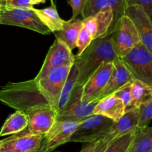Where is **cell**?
Masks as SVG:
<instances>
[{
  "label": "cell",
  "instance_id": "39",
  "mask_svg": "<svg viewBox=\"0 0 152 152\" xmlns=\"http://www.w3.org/2000/svg\"><path fill=\"white\" fill-rule=\"evenodd\" d=\"M150 152H152V151H150Z\"/></svg>",
  "mask_w": 152,
  "mask_h": 152
},
{
  "label": "cell",
  "instance_id": "17",
  "mask_svg": "<svg viewBox=\"0 0 152 152\" xmlns=\"http://www.w3.org/2000/svg\"><path fill=\"white\" fill-rule=\"evenodd\" d=\"M114 68L108 83L102 90L99 100L105 96L112 94L120 88L133 81L134 78L128 67L121 58H118L113 62Z\"/></svg>",
  "mask_w": 152,
  "mask_h": 152
},
{
  "label": "cell",
  "instance_id": "21",
  "mask_svg": "<svg viewBox=\"0 0 152 152\" xmlns=\"http://www.w3.org/2000/svg\"><path fill=\"white\" fill-rule=\"evenodd\" d=\"M51 5L43 9L34 8V11L42 22V23L50 30L51 33H55L61 30L65 21L59 16L53 0H50Z\"/></svg>",
  "mask_w": 152,
  "mask_h": 152
},
{
  "label": "cell",
  "instance_id": "24",
  "mask_svg": "<svg viewBox=\"0 0 152 152\" xmlns=\"http://www.w3.org/2000/svg\"><path fill=\"white\" fill-rule=\"evenodd\" d=\"M79 77V71L76 65L73 64L70 69L69 74L66 79L62 92H61L60 97H59V103H58L57 114L62 111L66 107L71 99L72 94L77 85V80Z\"/></svg>",
  "mask_w": 152,
  "mask_h": 152
},
{
  "label": "cell",
  "instance_id": "37",
  "mask_svg": "<svg viewBox=\"0 0 152 152\" xmlns=\"http://www.w3.org/2000/svg\"><path fill=\"white\" fill-rule=\"evenodd\" d=\"M37 152H47V151H43V150H42V148H40V149H39V151H37Z\"/></svg>",
  "mask_w": 152,
  "mask_h": 152
},
{
  "label": "cell",
  "instance_id": "9",
  "mask_svg": "<svg viewBox=\"0 0 152 152\" xmlns=\"http://www.w3.org/2000/svg\"><path fill=\"white\" fill-rule=\"evenodd\" d=\"M74 61V55L71 49L65 43L56 38L46 55L42 66L34 79L38 81L53 68L64 65H72Z\"/></svg>",
  "mask_w": 152,
  "mask_h": 152
},
{
  "label": "cell",
  "instance_id": "38",
  "mask_svg": "<svg viewBox=\"0 0 152 152\" xmlns=\"http://www.w3.org/2000/svg\"><path fill=\"white\" fill-rule=\"evenodd\" d=\"M1 6H0V8H1Z\"/></svg>",
  "mask_w": 152,
  "mask_h": 152
},
{
  "label": "cell",
  "instance_id": "18",
  "mask_svg": "<svg viewBox=\"0 0 152 152\" xmlns=\"http://www.w3.org/2000/svg\"><path fill=\"white\" fill-rule=\"evenodd\" d=\"M126 0H86V4L81 15L83 19L93 16L102 9L111 7L114 13V21L111 28V33L117 21L125 15L126 8Z\"/></svg>",
  "mask_w": 152,
  "mask_h": 152
},
{
  "label": "cell",
  "instance_id": "31",
  "mask_svg": "<svg viewBox=\"0 0 152 152\" xmlns=\"http://www.w3.org/2000/svg\"><path fill=\"white\" fill-rule=\"evenodd\" d=\"M4 7L7 8H33L31 0H7Z\"/></svg>",
  "mask_w": 152,
  "mask_h": 152
},
{
  "label": "cell",
  "instance_id": "3",
  "mask_svg": "<svg viewBox=\"0 0 152 152\" xmlns=\"http://www.w3.org/2000/svg\"><path fill=\"white\" fill-rule=\"evenodd\" d=\"M114 123L111 119L99 114L90 116L79 123L69 142L96 143L106 137Z\"/></svg>",
  "mask_w": 152,
  "mask_h": 152
},
{
  "label": "cell",
  "instance_id": "34",
  "mask_svg": "<svg viewBox=\"0 0 152 152\" xmlns=\"http://www.w3.org/2000/svg\"><path fill=\"white\" fill-rule=\"evenodd\" d=\"M96 143H88V145H85L80 152H94L96 147Z\"/></svg>",
  "mask_w": 152,
  "mask_h": 152
},
{
  "label": "cell",
  "instance_id": "33",
  "mask_svg": "<svg viewBox=\"0 0 152 152\" xmlns=\"http://www.w3.org/2000/svg\"><path fill=\"white\" fill-rule=\"evenodd\" d=\"M108 143H109V142H105V140L99 141L98 142H96V147H95V149L94 152H103L104 150L106 148Z\"/></svg>",
  "mask_w": 152,
  "mask_h": 152
},
{
  "label": "cell",
  "instance_id": "6",
  "mask_svg": "<svg viewBox=\"0 0 152 152\" xmlns=\"http://www.w3.org/2000/svg\"><path fill=\"white\" fill-rule=\"evenodd\" d=\"M111 36L120 58L141 42L136 25L132 19L126 14L117 21L111 31Z\"/></svg>",
  "mask_w": 152,
  "mask_h": 152
},
{
  "label": "cell",
  "instance_id": "36",
  "mask_svg": "<svg viewBox=\"0 0 152 152\" xmlns=\"http://www.w3.org/2000/svg\"><path fill=\"white\" fill-rule=\"evenodd\" d=\"M5 2V0H0V6H4Z\"/></svg>",
  "mask_w": 152,
  "mask_h": 152
},
{
  "label": "cell",
  "instance_id": "26",
  "mask_svg": "<svg viewBox=\"0 0 152 152\" xmlns=\"http://www.w3.org/2000/svg\"><path fill=\"white\" fill-rule=\"evenodd\" d=\"M137 132V131L131 132L112 140L108 144L103 152H126L133 141Z\"/></svg>",
  "mask_w": 152,
  "mask_h": 152
},
{
  "label": "cell",
  "instance_id": "25",
  "mask_svg": "<svg viewBox=\"0 0 152 152\" xmlns=\"http://www.w3.org/2000/svg\"><path fill=\"white\" fill-rule=\"evenodd\" d=\"M152 151V126L138 129L126 152H150Z\"/></svg>",
  "mask_w": 152,
  "mask_h": 152
},
{
  "label": "cell",
  "instance_id": "41",
  "mask_svg": "<svg viewBox=\"0 0 152 152\" xmlns=\"http://www.w3.org/2000/svg\"><path fill=\"white\" fill-rule=\"evenodd\" d=\"M7 1V0H5V1Z\"/></svg>",
  "mask_w": 152,
  "mask_h": 152
},
{
  "label": "cell",
  "instance_id": "19",
  "mask_svg": "<svg viewBox=\"0 0 152 152\" xmlns=\"http://www.w3.org/2000/svg\"><path fill=\"white\" fill-rule=\"evenodd\" d=\"M126 113V107L121 99L114 94L98 101L94 109V114H99L117 122Z\"/></svg>",
  "mask_w": 152,
  "mask_h": 152
},
{
  "label": "cell",
  "instance_id": "1",
  "mask_svg": "<svg viewBox=\"0 0 152 152\" xmlns=\"http://www.w3.org/2000/svg\"><path fill=\"white\" fill-rule=\"evenodd\" d=\"M0 102L27 114L42 108H53L34 78L7 83L0 88Z\"/></svg>",
  "mask_w": 152,
  "mask_h": 152
},
{
  "label": "cell",
  "instance_id": "40",
  "mask_svg": "<svg viewBox=\"0 0 152 152\" xmlns=\"http://www.w3.org/2000/svg\"><path fill=\"white\" fill-rule=\"evenodd\" d=\"M0 142H1V140H0Z\"/></svg>",
  "mask_w": 152,
  "mask_h": 152
},
{
  "label": "cell",
  "instance_id": "11",
  "mask_svg": "<svg viewBox=\"0 0 152 152\" xmlns=\"http://www.w3.org/2000/svg\"><path fill=\"white\" fill-rule=\"evenodd\" d=\"M113 68V62H105L89 77L83 86L82 101H99V96L109 80Z\"/></svg>",
  "mask_w": 152,
  "mask_h": 152
},
{
  "label": "cell",
  "instance_id": "27",
  "mask_svg": "<svg viewBox=\"0 0 152 152\" xmlns=\"http://www.w3.org/2000/svg\"><path fill=\"white\" fill-rule=\"evenodd\" d=\"M93 39L94 38L92 34L88 30V28L83 25L77 42V48H78V52H77V55L81 54L86 50V48L91 44Z\"/></svg>",
  "mask_w": 152,
  "mask_h": 152
},
{
  "label": "cell",
  "instance_id": "2",
  "mask_svg": "<svg viewBox=\"0 0 152 152\" xmlns=\"http://www.w3.org/2000/svg\"><path fill=\"white\" fill-rule=\"evenodd\" d=\"M120 58L111 34L94 39L80 55H74V64L79 71L78 86H83L89 77L105 62Z\"/></svg>",
  "mask_w": 152,
  "mask_h": 152
},
{
  "label": "cell",
  "instance_id": "8",
  "mask_svg": "<svg viewBox=\"0 0 152 152\" xmlns=\"http://www.w3.org/2000/svg\"><path fill=\"white\" fill-rule=\"evenodd\" d=\"M83 86L77 85L68 105L56 116V120L80 122L94 115V109L98 101H82Z\"/></svg>",
  "mask_w": 152,
  "mask_h": 152
},
{
  "label": "cell",
  "instance_id": "15",
  "mask_svg": "<svg viewBox=\"0 0 152 152\" xmlns=\"http://www.w3.org/2000/svg\"><path fill=\"white\" fill-rule=\"evenodd\" d=\"M114 21V13L111 7H105L93 16L83 19V25L88 28L94 39L111 34V28Z\"/></svg>",
  "mask_w": 152,
  "mask_h": 152
},
{
  "label": "cell",
  "instance_id": "30",
  "mask_svg": "<svg viewBox=\"0 0 152 152\" xmlns=\"http://www.w3.org/2000/svg\"><path fill=\"white\" fill-rule=\"evenodd\" d=\"M126 6L139 5L142 7L152 23V0H126Z\"/></svg>",
  "mask_w": 152,
  "mask_h": 152
},
{
  "label": "cell",
  "instance_id": "7",
  "mask_svg": "<svg viewBox=\"0 0 152 152\" xmlns=\"http://www.w3.org/2000/svg\"><path fill=\"white\" fill-rule=\"evenodd\" d=\"M71 66L72 65H64L53 68L45 77L37 81L42 93L56 111L61 92Z\"/></svg>",
  "mask_w": 152,
  "mask_h": 152
},
{
  "label": "cell",
  "instance_id": "14",
  "mask_svg": "<svg viewBox=\"0 0 152 152\" xmlns=\"http://www.w3.org/2000/svg\"><path fill=\"white\" fill-rule=\"evenodd\" d=\"M125 14L136 25L142 45L152 53V23L143 9L139 5L127 6Z\"/></svg>",
  "mask_w": 152,
  "mask_h": 152
},
{
  "label": "cell",
  "instance_id": "28",
  "mask_svg": "<svg viewBox=\"0 0 152 152\" xmlns=\"http://www.w3.org/2000/svg\"><path fill=\"white\" fill-rule=\"evenodd\" d=\"M131 89H132V82L126 84L123 87L120 88L114 93V94L117 96L119 99H121L122 102H123L125 107H126V111L130 110L131 105H132V98Z\"/></svg>",
  "mask_w": 152,
  "mask_h": 152
},
{
  "label": "cell",
  "instance_id": "13",
  "mask_svg": "<svg viewBox=\"0 0 152 152\" xmlns=\"http://www.w3.org/2000/svg\"><path fill=\"white\" fill-rule=\"evenodd\" d=\"M44 135H10L1 140L0 152H37L40 149Z\"/></svg>",
  "mask_w": 152,
  "mask_h": 152
},
{
  "label": "cell",
  "instance_id": "29",
  "mask_svg": "<svg viewBox=\"0 0 152 152\" xmlns=\"http://www.w3.org/2000/svg\"><path fill=\"white\" fill-rule=\"evenodd\" d=\"M139 129L149 126L152 120V100L139 108Z\"/></svg>",
  "mask_w": 152,
  "mask_h": 152
},
{
  "label": "cell",
  "instance_id": "35",
  "mask_svg": "<svg viewBox=\"0 0 152 152\" xmlns=\"http://www.w3.org/2000/svg\"><path fill=\"white\" fill-rule=\"evenodd\" d=\"M47 0H31V2L32 5H35V4H41V3H45Z\"/></svg>",
  "mask_w": 152,
  "mask_h": 152
},
{
  "label": "cell",
  "instance_id": "12",
  "mask_svg": "<svg viewBox=\"0 0 152 152\" xmlns=\"http://www.w3.org/2000/svg\"><path fill=\"white\" fill-rule=\"evenodd\" d=\"M29 120L27 127L14 135H45L56 120L57 111L53 108H42L28 114Z\"/></svg>",
  "mask_w": 152,
  "mask_h": 152
},
{
  "label": "cell",
  "instance_id": "5",
  "mask_svg": "<svg viewBox=\"0 0 152 152\" xmlns=\"http://www.w3.org/2000/svg\"><path fill=\"white\" fill-rule=\"evenodd\" d=\"M130 71L134 80L152 87V53L140 43L121 57Z\"/></svg>",
  "mask_w": 152,
  "mask_h": 152
},
{
  "label": "cell",
  "instance_id": "4",
  "mask_svg": "<svg viewBox=\"0 0 152 152\" xmlns=\"http://www.w3.org/2000/svg\"><path fill=\"white\" fill-rule=\"evenodd\" d=\"M0 25L21 27L43 35L51 33L40 20L34 11V7L7 8L1 6L0 8Z\"/></svg>",
  "mask_w": 152,
  "mask_h": 152
},
{
  "label": "cell",
  "instance_id": "10",
  "mask_svg": "<svg viewBox=\"0 0 152 152\" xmlns=\"http://www.w3.org/2000/svg\"><path fill=\"white\" fill-rule=\"evenodd\" d=\"M80 122L56 120L49 132L45 135L41 148L45 151L53 152L57 147L69 142V140Z\"/></svg>",
  "mask_w": 152,
  "mask_h": 152
},
{
  "label": "cell",
  "instance_id": "16",
  "mask_svg": "<svg viewBox=\"0 0 152 152\" xmlns=\"http://www.w3.org/2000/svg\"><path fill=\"white\" fill-rule=\"evenodd\" d=\"M139 108H132L126 111L123 117L113 123L106 137L102 140L110 142L125 134L136 132L139 129Z\"/></svg>",
  "mask_w": 152,
  "mask_h": 152
},
{
  "label": "cell",
  "instance_id": "22",
  "mask_svg": "<svg viewBox=\"0 0 152 152\" xmlns=\"http://www.w3.org/2000/svg\"><path fill=\"white\" fill-rule=\"evenodd\" d=\"M29 117L26 113L16 111L4 121L0 130V137L13 135L19 133L27 127Z\"/></svg>",
  "mask_w": 152,
  "mask_h": 152
},
{
  "label": "cell",
  "instance_id": "32",
  "mask_svg": "<svg viewBox=\"0 0 152 152\" xmlns=\"http://www.w3.org/2000/svg\"><path fill=\"white\" fill-rule=\"evenodd\" d=\"M69 4L72 8L71 19H74L83 11L86 4V0H69Z\"/></svg>",
  "mask_w": 152,
  "mask_h": 152
},
{
  "label": "cell",
  "instance_id": "23",
  "mask_svg": "<svg viewBox=\"0 0 152 152\" xmlns=\"http://www.w3.org/2000/svg\"><path fill=\"white\" fill-rule=\"evenodd\" d=\"M132 108H139L152 100V87L140 81L134 80L132 82Z\"/></svg>",
  "mask_w": 152,
  "mask_h": 152
},
{
  "label": "cell",
  "instance_id": "20",
  "mask_svg": "<svg viewBox=\"0 0 152 152\" xmlns=\"http://www.w3.org/2000/svg\"><path fill=\"white\" fill-rule=\"evenodd\" d=\"M83 26V19L74 18L65 21L61 30L55 32V37L68 45L71 50L77 48L79 34Z\"/></svg>",
  "mask_w": 152,
  "mask_h": 152
}]
</instances>
